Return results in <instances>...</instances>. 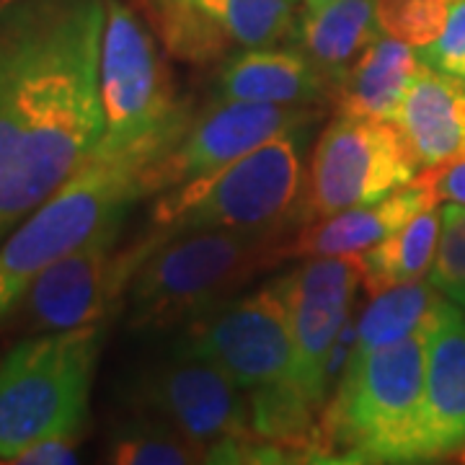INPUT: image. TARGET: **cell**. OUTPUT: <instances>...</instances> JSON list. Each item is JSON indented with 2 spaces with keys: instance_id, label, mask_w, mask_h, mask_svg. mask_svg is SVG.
Returning <instances> with one entry per match:
<instances>
[{
  "instance_id": "cell-26",
  "label": "cell",
  "mask_w": 465,
  "mask_h": 465,
  "mask_svg": "<svg viewBox=\"0 0 465 465\" xmlns=\"http://www.w3.org/2000/svg\"><path fill=\"white\" fill-rule=\"evenodd\" d=\"M424 65L465 78V0H450V14L442 34L430 47L419 50Z\"/></svg>"
},
{
  "instance_id": "cell-3",
  "label": "cell",
  "mask_w": 465,
  "mask_h": 465,
  "mask_svg": "<svg viewBox=\"0 0 465 465\" xmlns=\"http://www.w3.org/2000/svg\"><path fill=\"white\" fill-rule=\"evenodd\" d=\"M173 145L96 150L73 179L24 217L0 243V321L11 316L39 274L81 249L96 232L122 225L150 194H161V163Z\"/></svg>"
},
{
  "instance_id": "cell-28",
  "label": "cell",
  "mask_w": 465,
  "mask_h": 465,
  "mask_svg": "<svg viewBox=\"0 0 465 465\" xmlns=\"http://www.w3.org/2000/svg\"><path fill=\"white\" fill-rule=\"evenodd\" d=\"M434 173H437V194H440V200L465 204V155L450 161L445 166H437Z\"/></svg>"
},
{
  "instance_id": "cell-2",
  "label": "cell",
  "mask_w": 465,
  "mask_h": 465,
  "mask_svg": "<svg viewBox=\"0 0 465 465\" xmlns=\"http://www.w3.org/2000/svg\"><path fill=\"white\" fill-rule=\"evenodd\" d=\"M176 351L210 360L249 396L259 440L290 463H316L318 411L295 381V341L277 284L235 295L182 326Z\"/></svg>"
},
{
  "instance_id": "cell-16",
  "label": "cell",
  "mask_w": 465,
  "mask_h": 465,
  "mask_svg": "<svg viewBox=\"0 0 465 465\" xmlns=\"http://www.w3.org/2000/svg\"><path fill=\"white\" fill-rule=\"evenodd\" d=\"M437 173L424 168L414 182L396 189L393 194L370 204L349 207L329 217L300 225L298 235L290 241V256H354L378 246L391 232L403 228L421 210L440 204Z\"/></svg>"
},
{
  "instance_id": "cell-15",
  "label": "cell",
  "mask_w": 465,
  "mask_h": 465,
  "mask_svg": "<svg viewBox=\"0 0 465 465\" xmlns=\"http://www.w3.org/2000/svg\"><path fill=\"white\" fill-rule=\"evenodd\" d=\"M465 460V313L440 298L427 323L424 409L416 463Z\"/></svg>"
},
{
  "instance_id": "cell-22",
  "label": "cell",
  "mask_w": 465,
  "mask_h": 465,
  "mask_svg": "<svg viewBox=\"0 0 465 465\" xmlns=\"http://www.w3.org/2000/svg\"><path fill=\"white\" fill-rule=\"evenodd\" d=\"M440 292L432 282H409L382 290L372 295V302L365 313L357 318V344L351 351V362L365 360L375 349L406 339L409 333L421 329L432 316L434 305L440 302Z\"/></svg>"
},
{
  "instance_id": "cell-14",
  "label": "cell",
  "mask_w": 465,
  "mask_h": 465,
  "mask_svg": "<svg viewBox=\"0 0 465 465\" xmlns=\"http://www.w3.org/2000/svg\"><path fill=\"white\" fill-rule=\"evenodd\" d=\"M321 116V106L213 101L192 116L182 140L168 150L161 163V192L210 176L282 134L313 130Z\"/></svg>"
},
{
  "instance_id": "cell-4",
  "label": "cell",
  "mask_w": 465,
  "mask_h": 465,
  "mask_svg": "<svg viewBox=\"0 0 465 465\" xmlns=\"http://www.w3.org/2000/svg\"><path fill=\"white\" fill-rule=\"evenodd\" d=\"M292 241V238H290ZM287 231H189L155 243L137 266L127 313L134 333H166L223 305L290 256Z\"/></svg>"
},
{
  "instance_id": "cell-9",
  "label": "cell",
  "mask_w": 465,
  "mask_h": 465,
  "mask_svg": "<svg viewBox=\"0 0 465 465\" xmlns=\"http://www.w3.org/2000/svg\"><path fill=\"white\" fill-rule=\"evenodd\" d=\"M140 414L166 421L207 452V463H287L282 450L259 440L249 396L210 360L171 351L133 388Z\"/></svg>"
},
{
  "instance_id": "cell-19",
  "label": "cell",
  "mask_w": 465,
  "mask_h": 465,
  "mask_svg": "<svg viewBox=\"0 0 465 465\" xmlns=\"http://www.w3.org/2000/svg\"><path fill=\"white\" fill-rule=\"evenodd\" d=\"M419 67L416 47L385 34L349 67L341 84L333 88L331 104H336L339 114L396 122Z\"/></svg>"
},
{
  "instance_id": "cell-13",
  "label": "cell",
  "mask_w": 465,
  "mask_h": 465,
  "mask_svg": "<svg viewBox=\"0 0 465 465\" xmlns=\"http://www.w3.org/2000/svg\"><path fill=\"white\" fill-rule=\"evenodd\" d=\"M287 308L295 341V381L302 399L323 411L326 396L321 375L341 326L351 316V302L362 284L360 259L354 256H308L305 264L274 280Z\"/></svg>"
},
{
  "instance_id": "cell-20",
  "label": "cell",
  "mask_w": 465,
  "mask_h": 465,
  "mask_svg": "<svg viewBox=\"0 0 465 465\" xmlns=\"http://www.w3.org/2000/svg\"><path fill=\"white\" fill-rule=\"evenodd\" d=\"M292 36L323 73L333 96V88L341 84L349 67L382 36L375 0H331L323 5H305Z\"/></svg>"
},
{
  "instance_id": "cell-17",
  "label": "cell",
  "mask_w": 465,
  "mask_h": 465,
  "mask_svg": "<svg viewBox=\"0 0 465 465\" xmlns=\"http://www.w3.org/2000/svg\"><path fill=\"white\" fill-rule=\"evenodd\" d=\"M213 101L323 106L331 101V85L300 47L269 45L225 57L217 70Z\"/></svg>"
},
{
  "instance_id": "cell-21",
  "label": "cell",
  "mask_w": 465,
  "mask_h": 465,
  "mask_svg": "<svg viewBox=\"0 0 465 465\" xmlns=\"http://www.w3.org/2000/svg\"><path fill=\"white\" fill-rule=\"evenodd\" d=\"M442 231V210L437 204L421 210L403 228L391 232L378 246L357 253L362 287L370 295L399 284L419 282L430 274Z\"/></svg>"
},
{
  "instance_id": "cell-12",
  "label": "cell",
  "mask_w": 465,
  "mask_h": 465,
  "mask_svg": "<svg viewBox=\"0 0 465 465\" xmlns=\"http://www.w3.org/2000/svg\"><path fill=\"white\" fill-rule=\"evenodd\" d=\"M179 63L213 65L232 52L280 45L298 24V0H134Z\"/></svg>"
},
{
  "instance_id": "cell-27",
  "label": "cell",
  "mask_w": 465,
  "mask_h": 465,
  "mask_svg": "<svg viewBox=\"0 0 465 465\" xmlns=\"http://www.w3.org/2000/svg\"><path fill=\"white\" fill-rule=\"evenodd\" d=\"M78 440L81 434H60L42 440L32 448H26L16 458L18 465H60L78 463Z\"/></svg>"
},
{
  "instance_id": "cell-7",
  "label": "cell",
  "mask_w": 465,
  "mask_h": 465,
  "mask_svg": "<svg viewBox=\"0 0 465 465\" xmlns=\"http://www.w3.org/2000/svg\"><path fill=\"white\" fill-rule=\"evenodd\" d=\"M104 336V326L34 333L0 357V463L84 432Z\"/></svg>"
},
{
  "instance_id": "cell-11",
  "label": "cell",
  "mask_w": 465,
  "mask_h": 465,
  "mask_svg": "<svg viewBox=\"0 0 465 465\" xmlns=\"http://www.w3.org/2000/svg\"><path fill=\"white\" fill-rule=\"evenodd\" d=\"M119 232L122 225L96 232L34 280L18 305L29 331L104 326L127 302L130 282L150 246L145 238L119 246Z\"/></svg>"
},
{
  "instance_id": "cell-29",
  "label": "cell",
  "mask_w": 465,
  "mask_h": 465,
  "mask_svg": "<svg viewBox=\"0 0 465 465\" xmlns=\"http://www.w3.org/2000/svg\"><path fill=\"white\" fill-rule=\"evenodd\" d=\"M323 3H331V0H305V5H323Z\"/></svg>"
},
{
  "instance_id": "cell-25",
  "label": "cell",
  "mask_w": 465,
  "mask_h": 465,
  "mask_svg": "<svg viewBox=\"0 0 465 465\" xmlns=\"http://www.w3.org/2000/svg\"><path fill=\"white\" fill-rule=\"evenodd\" d=\"M430 282L465 313V204L448 202L442 207V231Z\"/></svg>"
},
{
  "instance_id": "cell-23",
  "label": "cell",
  "mask_w": 465,
  "mask_h": 465,
  "mask_svg": "<svg viewBox=\"0 0 465 465\" xmlns=\"http://www.w3.org/2000/svg\"><path fill=\"white\" fill-rule=\"evenodd\" d=\"M109 460L116 465L207 463V452L166 421L140 414L112 437Z\"/></svg>"
},
{
  "instance_id": "cell-8",
  "label": "cell",
  "mask_w": 465,
  "mask_h": 465,
  "mask_svg": "<svg viewBox=\"0 0 465 465\" xmlns=\"http://www.w3.org/2000/svg\"><path fill=\"white\" fill-rule=\"evenodd\" d=\"M153 36L130 3L106 0L99 63L104 153L176 145L194 116L176 96Z\"/></svg>"
},
{
  "instance_id": "cell-10",
  "label": "cell",
  "mask_w": 465,
  "mask_h": 465,
  "mask_svg": "<svg viewBox=\"0 0 465 465\" xmlns=\"http://www.w3.org/2000/svg\"><path fill=\"white\" fill-rule=\"evenodd\" d=\"M419 168L396 122L339 114L316 140L298 225L382 200L414 182Z\"/></svg>"
},
{
  "instance_id": "cell-6",
  "label": "cell",
  "mask_w": 465,
  "mask_h": 465,
  "mask_svg": "<svg viewBox=\"0 0 465 465\" xmlns=\"http://www.w3.org/2000/svg\"><path fill=\"white\" fill-rule=\"evenodd\" d=\"M311 130L282 134L210 176L158 194L143 235L155 243L189 231H290L298 225Z\"/></svg>"
},
{
  "instance_id": "cell-18",
  "label": "cell",
  "mask_w": 465,
  "mask_h": 465,
  "mask_svg": "<svg viewBox=\"0 0 465 465\" xmlns=\"http://www.w3.org/2000/svg\"><path fill=\"white\" fill-rule=\"evenodd\" d=\"M421 168L445 166L465 155V78L424 65L409 85L399 119Z\"/></svg>"
},
{
  "instance_id": "cell-1",
  "label": "cell",
  "mask_w": 465,
  "mask_h": 465,
  "mask_svg": "<svg viewBox=\"0 0 465 465\" xmlns=\"http://www.w3.org/2000/svg\"><path fill=\"white\" fill-rule=\"evenodd\" d=\"M106 0L0 3V238L94 158Z\"/></svg>"
},
{
  "instance_id": "cell-24",
  "label": "cell",
  "mask_w": 465,
  "mask_h": 465,
  "mask_svg": "<svg viewBox=\"0 0 465 465\" xmlns=\"http://www.w3.org/2000/svg\"><path fill=\"white\" fill-rule=\"evenodd\" d=\"M375 14L382 34L421 50L445 29L450 0H375Z\"/></svg>"
},
{
  "instance_id": "cell-5",
  "label": "cell",
  "mask_w": 465,
  "mask_h": 465,
  "mask_svg": "<svg viewBox=\"0 0 465 465\" xmlns=\"http://www.w3.org/2000/svg\"><path fill=\"white\" fill-rule=\"evenodd\" d=\"M427 323L347 367L318 416L316 463H416Z\"/></svg>"
}]
</instances>
